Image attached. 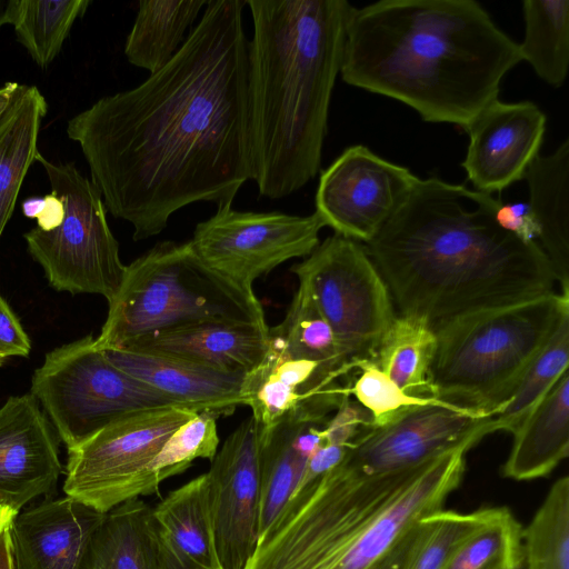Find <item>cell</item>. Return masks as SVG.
<instances>
[{
    "instance_id": "cell-32",
    "label": "cell",
    "mask_w": 569,
    "mask_h": 569,
    "mask_svg": "<svg viewBox=\"0 0 569 569\" xmlns=\"http://www.w3.org/2000/svg\"><path fill=\"white\" fill-rule=\"evenodd\" d=\"M569 366V313L531 361L509 400L489 422L490 433H512L532 408L548 393Z\"/></svg>"
},
{
    "instance_id": "cell-30",
    "label": "cell",
    "mask_w": 569,
    "mask_h": 569,
    "mask_svg": "<svg viewBox=\"0 0 569 569\" xmlns=\"http://www.w3.org/2000/svg\"><path fill=\"white\" fill-rule=\"evenodd\" d=\"M437 347L435 330L423 320L397 313L373 361L406 393L435 398L430 370Z\"/></svg>"
},
{
    "instance_id": "cell-14",
    "label": "cell",
    "mask_w": 569,
    "mask_h": 569,
    "mask_svg": "<svg viewBox=\"0 0 569 569\" xmlns=\"http://www.w3.org/2000/svg\"><path fill=\"white\" fill-rule=\"evenodd\" d=\"M491 418L436 399L371 427L346 458L369 475L417 469L456 448L475 447L490 433Z\"/></svg>"
},
{
    "instance_id": "cell-12",
    "label": "cell",
    "mask_w": 569,
    "mask_h": 569,
    "mask_svg": "<svg viewBox=\"0 0 569 569\" xmlns=\"http://www.w3.org/2000/svg\"><path fill=\"white\" fill-rule=\"evenodd\" d=\"M323 227L316 212L298 216L223 206L196 226L189 243L209 268L253 292L259 277L290 259L308 257L320 243Z\"/></svg>"
},
{
    "instance_id": "cell-36",
    "label": "cell",
    "mask_w": 569,
    "mask_h": 569,
    "mask_svg": "<svg viewBox=\"0 0 569 569\" xmlns=\"http://www.w3.org/2000/svg\"><path fill=\"white\" fill-rule=\"evenodd\" d=\"M522 526L506 507L489 508L485 521L459 547L446 569H521Z\"/></svg>"
},
{
    "instance_id": "cell-38",
    "label": "cell",
    "mask_w": 569,
    "mask_h": 569,
    "mask_svg": "<svg viewBox=\"0 0 569 569\" xmlns=\"http://www.w3.org/2000/svg\"><path fill=\"white\" fill-rule=\"evenodd\" d=\"M216 420L210 413L199 412L170 436L151 465L159 485L184 472L196 459L214 458L219 445Z\"/></svg>"
},
{
    "instance_id": "cell-35",
    "label": "cell",
    "mask_w": 569,
    "mask_h": 569,
    "mask_svg": "<svg viewBox=\"0 0 569 569\" xmlns=\"http://www.w3.org/2000/svg\"><path fill=\"white\" fill-rule=\"evenodd\" d=\"M269 331L299 356L341 369L351 377L357 373L310 293L300 284L284 318Z\"/></svg>"
},
{
    "instance_id": "cell-41",
    "label": "cell",
    "mask_w": 569,
    "mask_h": 569,
    "mask_svg": "<svg viewBox=\"0 0 569 569\" xmlns=\"http://www.w3.org/2000/svg\"><path fill=\"white\" fill-rule=\"evenodd\" d=\"M495 217L502 229L522 242L538 243L540 230L528 202H501Z\"/></svg>"
},
{
    "instance_id": "cell-39",
    "label": "cell",
    "mask_w": 569,
    "mask_h": 569,
    "mask_svg": "<svg viewBox=\"0 0 569 569\" xmlns=\"http://www.w3.org/2000/svg\"><path fill=\"white\" fill-rule=\"evenodd\" d=\"M356 375L348 392L371 413L373 426L381 425L407 409L436 400L406 393L373 360L361 363Z\"/></svg>"
},
{
    "instance_id": "cell-8",
    "label": "cell",
    "mask_w": 569,
    "mask_h": 569,
    "mask_svg": "<svg viewBox=\"0 0 569 569\" xmlns=\"http://www.w3.org/2000/svg\"><path fill=\"white\" fill-rule=\"evenodd\" d=\"M30 392L67 449L128 413L176 405L112 363L91 335L49 351Z\"/></svg>"
},
{
    "instance_id": "cell-51",
    "label": "cell",
    "mask_w": 569,
    "mask_h": 569,
    "mask_svg": "<svg viewBox=\"0 0 569 569\" xmlns=\"http://www.w3.org/2000/svg\"><path fill=\"white\" fill-rule=\"evenodd\" d=\"M522 569V568H521Z\"/></svg>"
},
{
    "instance_id": "cell-48",
    "label": "cell",
    "mask_w": 569,
    "mask_h": 569,
    "mask_svg": "<svg viewBox=\"0 0 569 569\" xmlns=\"http://www.w3.org/2000/svg\"><path fill=\"white\" fill-rule=\"evenodd\" d=\"M43 204V197H31L22 202V212L28 218H36Z\"/></svg>"
},
{
    "instance_id": "cell-9",
    "label": "cell",
    "mask_w": 569,
    "mask_h": 569,
    "mask_svg": "<svg viewBox=\"0 0 569 569\" xmlns=\"http://www.w3.org/2000/svg\"><path fill=\"white\" fill-rule=\"evenodd\" d=\"M62 201L61 223L50 230L32 228L23 234L30 256L42 267L58 291L96 293L109 302L119 290L126 266L112 234L102 196L74 163L37 158Z\"/></svg>"
},
{
    "instance_id": "cell-24",
    "label": "cell",
    "mask_w": 569,
    "mask_h": 569,
    "mask_svg": "<svg viewBox=\"0 0 569 569\" xmlns=\"http://www.w3.org/2000/svg\"><path fill=\"white\" fill-rule=\"evenodd\" d=\"M512 435L501 473L517 481L548 476L569 455V372L566 371Z\"/></svg>"
},
{
    "instance_id": "cell-49",
    "label": "cell",
    "mask_w": 569,
    "mask_h": 569,
    "mask_svg": "<svg viewBox=\"0 0 569 569\" xmlns=\"http://www.w3.org/2000/svg\"><path fill=\"white\" fill-rule=\"evenodd\" d=\"M17 515L6 509H0V532L7 527Z\"/></svg>"
},
{
    "instance_id": "cell-37",
    "label": "cell",
    "mask_w": 569,
    "mask_h": 569,
    "mask_svg": "<svg viewBox=\"0 0 569 569\" xmlns=\"http://www.w3.org/2000/svg\"><path fill=\"white\" fill-rule=\"evenodd\" d=\"M489 508L440 509L421 518L402 569H446L462 542L485 521Z\"/></svg>"
},
{
    "instance_id": "cell-43",
    "label": "cell",
    "mask_w": 569,
    "mask_h": 569,
    "mask_svg": "<svg viewBox=\"0 0 569 569\" xmlns=\"http://www.w3.org/2000/svg\"><path fill=\"white\" fill-rule=\"evenodd\" d=\"M417 523L408 532H406L387 552H385L365 569H402L408 550L413 539Z\"/></svg>"
},
{
    "instance_id": "cell-29",
    "label": "cell",
    "mask_w": 569,
    "mask_h": 569,
    "mask_svg": "<svg viewBox=\"0 0 569 569\" xmlns=\"http://www.w3.org/2000/svg\"><path fill=\"white\" fill-rule=\"evenodd\" d=\"M152 512L158 529L178 551L203 569H220L213 545L207 473L170 491Z\"/></svg>"
},
{
    "instance_id": "cell-27",
    "label": "cell",
    "mask_w": 569,
    "mask_h": 569,
    "mask_svg": "<svg viewBox=\"0 0 569 569\" xmlns=\"http://www.w3.org/2000/svg\"><path fill=\"white\" fill-rule=\"evenodd\" d=\"M82 569H160L152 507L134 498L106 512L91 537Z\"/></svg>"
},
{
    "instance_id": "cell-3",
    "label": "cell",
    "mask_w": 569,
    "mask_h": 569,
    "mask_svg": "<svg viewBox=\"0 0 569 569\" xmlns=\"http://www.w3.org/2000/svg\"><path fill=\"white\" fill-rule=\"evenodd\" d=\"M520 62L518 43L475 0H380L352 8L340 76L465 130Z\"/></svg>"
},
{
    "instance_id": "cell-46",
    "label": "cell",
    "mask_w": 569,
    "mask_h": 569,
    "mask_svg": "<svg viewBox=\"0 0 569 569\" xmlns=\"http://www.w3.org/2000/svg\"><path fill=\"white\" fill-rule=\"evenodd\" d=\"M9 525L0 532V569H14L8 530Z\"/></svg>"
},
{
    "instance_id": "cell-13",
    "label": "cell",
    "mask_w": 569,
    "mask_h": 569,
    "mask_svg": "<svg viewBox=\"0 0 569 569\" xmlns=\"http://www.w3.org/2000/svg\"><path fill=\"white\" fill-rule=\"evenodd\" d=\"M419 177L363 144L346 148L319 178L316 213L335 233L368 243L383 228Z\"/></svg>"
},
{
    "instance_id": "cell-10",
    "label": "cell",
    "mask_w": 569,
    "mask_h": 569,
    "mask_svg": "<svg viewBox=\"0 0 569 569\" xmlns=\"http://www.w3.org/2000/svg\"><path fill=\"white\" fill-rule=\"evenodd\" d=\"M197 413L177 405L131 412L67 449L66 496L106 513L158 493L151 465L170 436Z\"/></svg>"
},
{
    "instance_id": "cell-11",
    "label": "cell",
    "mask_w": 569,
    "mask_h": 569,
    "mask_svg": "<svg viewBox=\"0 0 569 569\" xmlns=\"http://www.w3.org/2000/svg\"><path fill=\"white\" fill-rule=\"evenodd\" d=\"M331 327L348 361H371L397 313L365 246L333 233L291 267Z\"/></svg>"
},
{
    "instance_id": "cell-28",
    "label": "cell",
    "mask_w": 569,
    "mask_h": 569,
    "mask_svg": "<svg viewBox=\"0 0 569 569\" xmlns=\"http://www.w3.org/2000/svg\"><path fill=\"white\" fill-rule=\"evenodd\" d=\"M208 0H140L124 56L151 73L163 68L186 42Z\"/></svg>"
},
{
    "instance_id": "cell-25",
    "label": "cell",
    "mask_w": 569,
    "mask_h": 569,
    "mask_svg": "<svg viewBox=\"0 0 569 569\" xmlns=\"http://www.w3.org/2000/svg\"><path fill=\"white\" fill-rule=\"evenodd\" d=\"M523 179L540 230L538 244L552 266L560 292L569 293V139L552 153H539Z\"/></svg>"
},
{
    "instance_id": "cell-17",
    "label": "cell",
    "mask_w": 569,
    "mask_h": 569,
    "mask_svg": "<svg viewBox=\"0 0 569 569\" xmlns=\"http://www.w3.org/2000/svg\"><path fill=\"white\" fill-rule=\"evenodd\" d=\"M546 113L532 101L487 104L465 129L469 137L461 163L473 189L492 194L523 179L539 154Z\"/></svg>"
},
{
    "instance_id": "cell-16",
    "label": "cell",
    "mask_w": 569,
    "mask_h": 569,
    "mask_svg": "<svg viewBox=\"0 0 569 569\" xmlns=\"http://www.w3.org/2000/svg\"><path fill=\"white\" fill-rule=\"evenodd\" d=\"M206 473L220 569H246L260 538L259 430L251 416L228 436Z\"/></svg>"
},
{
    "instance_id": "cell-34",
    "label": "cell",
    "mask_w": 569,
    "mask_h": 569,
    "mask_svg": "<svg viewBox=\"0 0 569 569\" xmlns=\"http://www.w3.org/2000/svg\"><path fill=\"white\" fill-rule=\"evenodd\" d=\"M89 0H19L12 23L17 40L31 59L46 69L59 54L74 21L84 14Z\"/></svg>"
},
{
    "instance_id": "cell-4",
    "label": "cell",
    "mask_w": 569,
    "mask_h": 569,
    "mask_svg": "<svg viewBox=\"0 0 569 569\" xmlns=\"http://www.w3.org/2000/svg\"><path fill=\"white\" fill-rule=\"evenodd\" d=\"M251 170L259 194L287 197L320 170L346 26V0H247Z\"/></svg>"
},
{
    "instance_id": "cell-44",
    "label": "cell",
    "mask_w": 569,
    "mask_h": 569,
    "mask_svg": "<svg viewBox=\"0 0 569 569\" xmlns=\"http://www.w3.org/2000/svg\"><path fill=\"white\" fill-rule=\"evenodd\" d=\"M160 569H203L178 551L158 529Z\"/></svg>"
},
{
    "instance_id": "cell-26",
    "label": "cell",
    "mask_w": 569,
    "mask_h": 569,
    "mask_svg": "<svg viewBox=\"0 0 569 569\" xmlns=\"http://www.w3.org/2000/svg\"><path fill=\"white\" fill-rule=\"evenodd\" d=\"M323 425L280 423L259 431L260 536L295 492L309 458L323 442Z\"/></svg>"
},
{
    "instance_id": "cell-1",
    "label": "cell",
    "mask_w": 569,
    "mask_h": 569,
    "mask_svg": "<svg viewBox=\"0 0 569 569\" xmlns=\"http://www.w3.org/2000/svg\"><path fill=\"white\" fill-rule=\"evenodd\" d=\"M244 6L208 0L163 68L68 121L106 209L136 241L188 204L231 206L251 179Z\"/></svg>"
},
{
    "instance_id": "cell-31",
    "label": "cell",
    "mask_w": 569,
    "mask_h": 569,
    "mask_svg": "<svg viewBox=\"0 0 569 569\" xmlns=\"http://www.w3.org/2000/svg\"><path fill=\"white\" fill-rule=\"evenodd\" d=\"M521 4V61L529 63L543 82L560 88L569 70V0H525Z\"/></svg>"
},
{
    "instance_id": "cell-23",
    "label": "cell",
    "mask_w": 569,
    "mask_h": 569,
    "mask_svg": "<svg viewBox=\"0 0 569 569\" xmlns=\"http://www.w3.org/2000/svg\"><path fill=\"white\" fill-rule=\"evenodd\" d=\"M47 111V100L36 86L10 81L0 88V238L40 153L38 136Z\"/></svg>"
},
{
    "instance_id": "cell-2",
    "label": "cell",
    "mask_w": 569,
    "mask_h": 569,
    "mask_svg": "<svg viewBox=\"0 0 569 569\" xmlns=\"http://www.w3.org/2000/svg\"><path fill=\"white\" fill-rule=\"evenodd\" d=\"M501 202L465 184L419 178L365 244L399 315L436 330L469 313L555 291L557 278L540 246L498 224Z\"/></svg>"
},
{
    "instance_id": "cell-5",
    "label": "cell",
    "mask_w": 569,
    "mask_h": 569,
    "mask_svg": "<svg viewBox=\"0 0 569 569\" xmlns=\"http://www.w3.org/2000/svg\"><path fill=\"white\" fill-rule=\"evenodd\" d=\"M566 313L569 293L553 291L440 326L430 370L435 398L495 417Z\"/></svg>"
},
{
    "instance_id": "cell-6",
    "label": "cell",
    "mask_w": 569,
    "mask_h": 569,
    "mask_svg": "<svg viewBox=\"0 0 569 569\" xmlns=\"http://www.w3.org/2000/svg\"><path fill=\"white\" fill-rule=\"evenodd\" d=\"M107 319L96 338L102 350L194 322L228 320L267 325L261 303L203 263L189 241H161L126 266Z\"/></svg>"
},
{
    "instance_id": "cell-40",
    "label": "cell",
    "mask_w": 569,
    "mask_h": 569,
    "mask_svg": "<svg viewBox=\"0 0 569 569\" xmlns=\"http://www.w3.org/2000/svg\"><path fill=\"white\" fill-rule=\"evenodd\" d=\"M373 427L371 413L359 402L346 396L332 417L321 429L323 441L350 446L362 433Z\"/></svg>"
},
{
    "instance_id": "cell-45",
    "label": "cell",
    "mask_w": 569,
    "mask_h": 569,
    "mask_svg": "<svg viewBox=\"0 0 569 569\" xmlns=\"http://www.w3.org/2000/svg\"><path fill=\"white\" fill-rule=\"evenodd\" d=\"M64 214V206L60 198L52 192L43 197V204L39 211L37 219V227L41 230H50L58 227Z\"/></svg>"
},
{
    "instance_id": "cell-22",
    "label": "cell",
    "mask_w": 569,
    "mask_h": 569,
    "mask_svg": "<svg viewBox=\"0 0 569 569\" xmlns=\"http://www.w3.org/2000/svg\"><path fill=\"white\" fill-rule=\"evenodd\" d=\"M118 368L153 388L173 403L216 418L243 406L246 375L228 373L164 356L103 350Z\"/></svg>"
},
{
    "instance_id": "cell-15",
    "label": "cell",
    "mask_w": 569,
    "mask_h": 569,
    "mask_svg": "<svg viewBox=\"0 0 569 569\" xmlns=\"http://www.w3.org/2000/svg\"><path fill=\"white\" fill-rule=\"evenodd\" d=\"M352 380L341 369L290 351L269 331L262 361L244 377L243 406L259 431L280 423L323 425L350 396Z\"/></svg>"
},
{
    "instance_id": "cell-20",
    "label": "cell",
    "mask_w": 569,
    "mask_h": 569,
    "mask_svg": "<svg viewBox=\"0 0 569 569\" xmlns=\"http://www.w3.org/2000/svg\"><path fill=\"white\" fill-rule=\"evenodd\" d=\"M470 449L456 448L423 466L375 517L336 569H365L421 518L442 509L462 480Z\"/></svg>"
},
{
    "instance_id": "cell-50",
    "label": "cell",
    "mask_w": 569,
    "mask_h": 569,
    "mask_svg": "<svg viewBox=\"0 0 569 569\" xmlns=\"http://www.w3.org/2000/svg\"><path fill=\"white\" fill-rule=\"evenodd\" d=\"M2 362H3V360H2V359H0V366L2 365Z\"/></svg>"
},
{
    "instance_id": "cell-33",
    "label": "cell",
    "mask_w": 569,
    "mask_h": 569,
    "mask_svg": "<svg viewBox=\"0 0 569 569\" xmlns=\"http://www.w3.org/2000/svg\"><path fill=\"white\" fill-rule=\"evenodd\" d=\"M522 569H569V477L558 478L522 528Z\"/></svg>"
},
{
    "instance_id": "cell-47",
    "label": "cell",
    "mask_w": 569,
    "mask_h": 569,
    "mask_svg": "<svg viewBox=\"0 0 569 569\" xmlns=\"http://www.w3.org/2000/svg\"><path fill=\"white\" fill-rule=\"evenodd\" d=\"M19 0H0V28L12 24L18 11Z\"/></svg>"
},
{
    "instance_id": "cell-18",
    "label": "cell",
    "mask_w": 569,
    "mask_h": 569,
    "mask_svg": "<svg viewBox=\"0 0 569 569\" xmlns=\"http://www.w3.org/2000/svg\"><path fill=\"white\" fill-rule=\"evenodd\" d=\"M59 437L31 392L0 407V509L18 515L51 492L62 472Z\"/></svg>"
},
{
    "instance_id": "cell-21",
    "label": "cell",
    "mask_w": 569,
    "mask_h": 569,
    "mask_svg": "<svg viewBox=\"0 0 569 569\" xmlns=\"http://www.w3.org/2000/svg\"><path fill=\"white\" fill-rule=\"evenodd\" d=\"M269 340L267 325L211 320L153 331L122 349L181 359L228 373L247 375L263 359Z\"/></svg>"
},
{
    "instance_id": "cell-7",
    "label": "cell",
    "mask_w": 569,
    "mask_h": 569,
    "mask_svg": "<svg viewBox=\"0 0 569 569\" xmlns=\"http://www.w3.org/2000/svg\"><path fill=\"white\" fill-rule=\"evenodd\" d=\"M423 466L369 475L345 456L333 469L291 495L260 536L246 569H336L375 517Z\"/></svg>"
},
{
    "instance_id": "cell-42",
    "label": "cell",
    "mask_w": 569,
    "mask_h": 569,
    "mask_svg": "<svg viewBox=\"0 0 569 569\" xmlns=\"http://www.w3.org/2000/svg\"><path fill=\"white\" fill-rule=\"evenodd\" d=\"M30 339L11 307L0 295V359L19 356L28 357Z\"/></svg>"
},
{
    "instance_id": "cell-19",
    "label": "cell",
    "mask_w": 569,
    "mask_h": 569,
    "mask_svg": "<svg viewBox=\"0 0 569 569\" xmlns=\"http://www.w3.org/2000/svg\"><path fill=\"white\" fill-rule=\"evenodd\" d=\"M104 515L68 496L19 512L8 528L14 569H82Z\"/></svg>"
}]
</instances>
